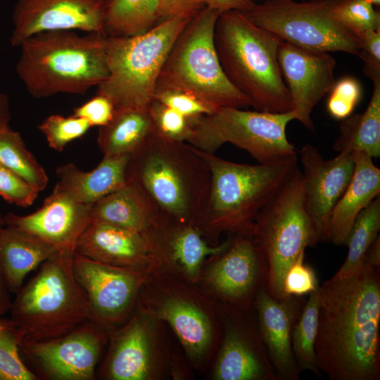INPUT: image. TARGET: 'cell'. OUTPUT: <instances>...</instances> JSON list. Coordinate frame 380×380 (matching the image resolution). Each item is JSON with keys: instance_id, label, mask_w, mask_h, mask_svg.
<instances>
[{"instance_id": "cell-1", "label": "cell", "mask_w": 380, "mask_h": 380, "mask_svg": "<svg viewBox=\"0 0 380 380\" xmlns=\"http://www.w3.org/2000/svg\"><path fill=\"white\" fill-rule=\"evenodd\" d=\"M380 270L365 265L353 275L319 288L315 343L319 371L331 380L380 379Z\"/></svg>"}, {"instance_id": "cell-2", "label": "cell", "mask_w": 380, "mask_h": 380, "mask_svg": "<svg viewBox=\"0 0 380 380\" xmlns=\"http://www.w3.org/2000/svg\"><path fill=\"white\" fill-rule=\"evenodd\" d=\"M127 183L142 194L158 218L196 226L208 194L210 172L198 149L156 130L129 156Z\"/></svg>"}, {"instance_id": "cell-3", "label": "cell", "mask_w": 380, "mask_h": 380, "mask_svg": "<svg viewBox=\"0 0 380 380\" xmlns=\"http://www.w3.org/2000/svg\"><path fill=\"white\" fill-rule=\"evenodd\" d=\"M282 41L236 10L222 12L217 20L214 44L223 72L256 110H293L278 61Z\"/></svg>"}, {"instance_id": "cell-4", "label": "cell", "mask_w": 380, "mask_h": 380, "mask_svg": "<svg viewBox=\"0 0 380 380\" xmlns=\"http://www.w3.org/2000/svg\"><path fill=\"white\" fill-rule=\"evenodd\" d=\"M103 33L74 30L37 34L23 42L16 72L33 97L84 94L108 77Z\"/></svg>"}, {"instance_id": "cell-5", "label": "cell", "mask_w": 380, "mask_h": 380, "mask_svg": "<svg viewBox=\"0 0 380 380\" xmlns=\"http://www.w3.org/2000/svg\"><path fill=\"white\" fill-rule=\"evenodd\" d=\"M200 153L208 165L210 183L196 227L211 237L252 229L260 210L298 168L297 156L249 165Z\"/></svg>"}, {"instance_id": "cell-6", "label": "cell", "mask_w": 380, "mask_h": 380, "mask_svg": "<svg viewBox=\"0 0 380 380\" xmlns=\"http://www.w3.org/2000/svg\"><path fill=\"white\" fill-rule=\"evenodd\" d=\"M73 257L52 256L15 293L11 319L22 341L55 338L90 320L87 301L74 276Z\"/></svg>"}, {"instance_id": "cell-7", "label": "cell", "mask_w": 380, "mask_h": 380, "mask_svg": "<svg viewBox=\"0 0 380 380\" xmlns=\"http://www.w3.org/2000/svg\"><path fill=\"white\" fill-rule=\"evenodd\" d=\"M191 18L176 16L142 34L107 37L108 77L97 86L96 94L108 97L115 109L148 108L169 52Z\"/></svg>"}, {"instance_id": "cell-8", "label": "cell", "mask_w": 380, "mask_h": 380, "mask_svg": "<svg viewBox=\"0 0 380 380\" xmlns=\"http://www.w3.org/2000/svg\"><path fill=\"white\" fill-rule=\"evenodd\" d=\"M220 13L205 6L189 21L169 52L156 91H186L216 109L251 106L228 80L220 65L214 44L215 27Z\"/></svg>"}, {"instance_id": "cell-9", "label": "cell", "mask_w": 380, "mask_h": 380, "mask_svg": "<svg viewBox=\"0 0 380 380\" xmlns=\"http://www.w3.org/2000/svg\"><path fill=\"white\" fill-rule=\"evenodd\" d=\"M253 232L267 262L268 291L274 298H283L288 270L307 247L321 241L308 209L299 168L260 210Z\"/></svg>"}, {"instance_id": "cell-10", "label": "cell", "mask_w": 380, "mask_h": 380, "mask_svg": "<svg viewBox=\"0 0 380 380\" xmlns=\"http://www.w3.org/2000/svg\"><path fill=\"white\" fill-rule=\"evenodd\" d=\"M296 118L293 110L270 113L222 107L194 120L188 143L209 153L230 143L247 151L259 163H276L297 156L294 145L286 137L287 125Z\"/></svg>"}, {"instance_id": "cell-11", "label": "cell", "mask_w": 380, "mask_h": 380, "mask_svg": "<svg viewBox=\"0 0 380 380\" xmlns=\"http://www.w3.org/2000/svg\"><path fill=\"white\" fill-rule=\"evenodd\" d=\"M250 21L295 46L358 56L356 36L331 14L329 0H267L241 12Z\"/></svg>"}, {"instance_id": "cell-12", "label": "cell", "mask_w": 380, "mask_h": 380, "mask_svg": "<svg viewBox=\"0 0 380 380\" xmlns=\"http://www.w3.org/2000/svg\"><path fill=\"white\" fill-rule=\"evenodd\" d=\"M103 328L89 320L59 336L20 343L38 374L49 380H91L106 341Z\"/></svg>"}, {"instance_id": "cell-13", "label": "cell", "mask_w": 380, "mask_h": 380, "mask_svg": "<svg viewBox=\"0 0 380 380\" xmlns=\"http://www.w3.org/2000/svg\"><path fill=\"white\" fill-rule=\"evenodd\" d=\"M72 270L87 301L90 321L110 329L127 317L142 281L141 271L108 265L77 253Z\"/></svg>"}, {"instance_id": "cell-14", "label": "cell", "mask_w": 380, "mask_h": 380, "mask_svg": "<svg viewBox=\"0 0 380 380\" xmlns=\"http://www.w3.org/2000/svg\"><path fill=\"white\" fill-rule=\"evenodd\" d=\"M233 234L227 247L214 255L208 280L223 300L245 309L254 305L256 294L267 285L268 265L253 228Z\"/></svg>"}, {"instance_id": "cell-15", "label": "cell", "mask_w": 380, "mask_h": 380, "mask_svg": "<svg viewBox=\"0 0 380 380\" xmlns=\"http://www.w3.org/2000/svg\"><path fill=\"white\" fill-rule=\"evenodd\" d=\"M107 0H18L10 42L19 47L28 38L54 30L103 33Z\"/></svg>"}, {"instance_id": "cell-16", "label": "cell", "mask_w": 380, "mask_h": 380, "mask_svg": "<svg viewBox=\"0 0 380 380\" xmlns=\"http://www.w3.org/2000/svg\"><path fill=\"white\" fill-rule=\"evenodd\" d=\"M329 52L313 51L282 41L278 61L296 120L314 131L311 115L335 84L336 60Z\"/></svg>"}, {"instance_id": "cell-17", "label": "cell", "mask_w": 380, "mask_h": 380, "mask_svg": "<svg viewBox=\"0 0 380 380\" xmlns=\"http://www.w3.org/2000/svg\"><path fill=\"white\" fill-rule=\"evenodd\" d=\"M91 207L54 186L34 213L27 215L8 213L4 220L5 225L34 234L58 253L75 255L79 239L91 222Z\"/></svg>"}, {"instance_id": "cell-18", "label": "cell", "mask_w": 380, "mask_h": 380, "mask_svg": "<svg viewBox=\"0 0 380 380\" xmlns=\"http://www.w3.org/2000/svg\"><path fill=\"white\" fill-rule=\"evenodd\" d=\"M300 157L308 209L322 240L331 213L351 180L353 153L340 152L325 160L315 146L307 144L301 148Z\"/></svg>"}, {"instance_id": "cell-19", "label": "cell", "mask_w": 380, "mask_h": 380, "mask_svg": "<svg viewBox=\"0 0 380 380\" xmlns=\"http://www.w3.org/2000/svg\"><path fill=\"white\" fill-rule=\"evenodd\" d=\"M305 301L300 296L277 299L271 296L267 285L259 290L255 298L260 334L277 380L300 379L291 334Z\"/></svg>"}, {"instance_id": "cell-20", "label": "cell", "mask_w": 380, "mask_h": 380, "mask_svg": "<svg viewBox=\"0 0 380 380\" xmlns=\"http://www.w3.org/2000/svg\"><path fill=\"white\" fill-rule=\"evenodd\" d=\"M217 380H277L258 325L229 319L215 363Z\"/></svg>"}, {"instance_id": "cell-21", "label": "cell", "mask_w": 380, "mask_h": 380, "mask_svg": "<svg viewBox=\"0 0 380 380\" xmlns=\"http://www.w3.org/2000/svg\"><path fill=\"white\" fill-rule=\"evenodd\" d=\"M75 253L110 265L141 271L158 259L145 233L91 222Z\"/></svg>"}, {"instance_id": "cell-22", "label": "cell", "mask_w": 380, "mask_h": 380, "mask_svg": "<svg viewBox=\"0 0 380 380\" xmlns=\"http://www.w3.org/2000/svg\"><path fill=\"white\" fill-rule=\"evenodd\" d=\"M145 234L158 260L171 262L191 279L197 277L207 257L220 253L229 243L228 239L210 246L196 226L160 218Z\"/></svg>"}, {"instance_id": "cell-23", "label": "cell", "mask_w": 380, "mask_h": 380, "mask_svg": "<svg viewBox=\"0 0 380 380\" xmlns=\"http://www.w3.org/2000/svg\"><path fill=\"white\" fill-rule=\"evenodd\" d=\"M102 375L112 380L147 379L152 369L149 322L137 313L122 328L113 331Z\"/></svg>"}, {"instance_id": "cell-24", "label": "cell", "mask_w": 380, "mask_h": 380, "mask_svg": "<svg viewBox=\"0 0 380 380\" xmlns=\"http://www.w3.org/2000/svg\"><path fill=\"white\" fill-rule=\"evenodd\" d=\"M353 156L351 180L331 211L322 238L336 246L346 245L356 217L380 194V169L363 152Z\"/></svg>"}, {"instance_id": "cell-25", "label": "cell", "mask_w": 380, "mask_h": 380, "mask_svg": "<svg viewBox=\"0 0 380 380\" xmlns=\"http://www.w3.org/2000/svg\"><path fill=\"white\" fill-rule=\"evenodd\" d=\"M129 156H103L92 170L85 172L74 163L57 167L55 187L75 200L93 205L106 195L127 183V167Z\"/></svg>"}, {"instance_id": "cell-26", "label": "cell", "mask_w": 380, "mask_h": 380, "mask_svg": "<svg viewBox=\"0 0 380 380\" xmlns=\"http://www.w3.org/2000/svg\"><path fill=\"white\" fill-rule=\"evenodd\" d=\"M57 253L34 234L5 225L0 231V272L10 293H15L31 271Z\"/></svg>"}, {"instance_id": "cell-27", "label": "cell", "mask_w": 380, "mask_h": 380, "mask_svg": "<svg viewBox=\"0 0 380 380\" xmlns=\"http://www.w3.org/2000/svg\"><path fill=\"white\" fill-rule=\"evenodd\" d=\"M158 220L155 210L132 184L106 195L91 207V222L145 233Z\"/></svg>"}, {"instance_id": "cell-28", "label": "cell", "mask_w": 380, "mask_h": 380, "mask_svg": "<svg viewBox=\"0 0 380 380\" xmlns=\"http://www.w3.org/2000/svg\"><path fill=\"white\" fill-rule=\"evenodd\" d=\"M155 131L148 108L115 109L112 120L99 127L97 144L103 156H130Z\"/></svg>"}, {"instance_id": "cell-29", "label": "cell", "mask_w": 380, "mask_h": 380, "mask_svg": "<svg viewBox=\"0 0 380 380\" xmlns=\"http://www.w3.org/2000/svg\"><path fill=\"white\" fill-rule=\"evenodd\" d=\"M157 316L169 323L193 357H201L210 347L213 336L212 324L194 303L179 297L166 298L160 304Z\"/></svg>"}, {"instance_id": "cell-30", "label": "cell", "mask_w": 380, "mask_h": 380, "mask_svg": "<svg viewBox=\"0 0 380 380\" xmlns=\"http://www.w3.org/2000/svg\"><path fill=\"white\" fill-rule=\"evenodd\" d=\"M372 81V95L365 111L342 120L340 134L333 145L335 151L363 152L372 158L380 156V77Z\"/></svg>"}, {"instance_id": "cell-31", "label": "cell", "mask_w": 380, "mask_h": 380, "mask_svg": "<svg viewBox=\"0 0 380 380\" xmlns=\"http://www.w3.org/2000/svg\"><path fill=\"white\" fill-rule=\"evenodd\" d=\"M159 21L158 0H107L103 30L108 37H129Z\"/></svg>"}, {"instance_id": "cell-32", "label": "cell", "mask_w": 380, "mask_h": 380, "mask_svg": "<svg viewBox=\"0 0 380 380\" xmlns=\"http://www.w3.org/2000/svg\"><path fill=\"white\" fill-rule=\"evenodd\" d=\"M380 230V196L375 198L356 217L346 245L348 254L345 261L332 277L334 279L348 277L364 266L366 252L379 236Z\"/></svg>"}, {"instance_id": "cell-33", "label": "cell", "mask_w": 380, "mask_h": 380, "mask_svg": "<svg viewBox=\"0 0 380 380\" xmlns=\"http://www.w3.org/2000/svg\"><path fill=\"white\" fill-rule=\"evenodd\" d=\"M0 164L13 171L39 191L49 182L48 176L18 132L6 126L0 129Z\"/></svg>"}, {"instance_id": "cell-34", "label": "cell", "mask_w": 380, "mask_h": 380, "mask_svg": "<svg viewBox=\"0 0 380 380\" xmlns=\"http://www.w3.org/2000/svg\"><path fill=\"white\" fill-rule=\"evenodd\" d=\"M319 289L309 294L291 334V346L300 371L319 374L315 343L317 332Z\"/></svg>"}, {"instance_id": "cell-35", "label": "cell", "mask_w": 380, "mask_h": 380, "mask_svg": "<svg viewBox=\"0 0 380 380\" xmlns=\"http://www.w3.org/2000/svg\"><path fill=\"white\" fill-rule=\"evenodd\" d=\"M333 18L355 35L380 30V13L366 0H329Z\"/></svg>"}, {"instance_id": "cell-36", "label": "cell", "mask_w": 380, "mask_h": 380, "mask_svg": "<svg viewBox=\"0 0 380 380\" xmlns=\"http://www.w3.org/2000/svg\"><path fill=\"white\" fill-rule=\"evenodd\" d=\"M22 335L13 322L0 336V380H37L20 351Z\"/></svg>"}, {"instance_id": "cell-37", "label": "cell", "mask_w": 380, "mask_h": 380, "mask_svg": "<svg viewBox=\"0 0 380 380\" xmlns=\"http://www.w3.org/2000/svg\"><path fill=\"white\" fill-rule=\"evenodd\" d=\"M37 127L49 146L61 152L70 142L84 136L91 125L87 120L74 115L66 117L54 114L46 118Z\"/></svg>"}, {"instance_id": "cell-38", "label": "cell", "mask_w": 380, "mask_h": 380, "mask_svg": "<svg viewBox=\"0 0 380 380\" xmlns=\"http://www.w3.org/2000/svg\"><path fill=\"white\" fill-rule=\"evenodd\" d=\"M148 110L158 134L171 140L189 142L195 120L185 117L156 99L151 103Z\"/></svg>"}, {"instance_id": "cell-39", "label": "cell", "mask_w": 380, "mask_h": 380, "mask_svg": "<svg viewBox=\"0 0 380 380\" xmlns=\"http://www.w3.org/2000/svg\"><path fill=\"white\" fill-rule=\"evenodd\" d=\"M327 110L334 119L342 120L350 115L360 100L362 87L353 77H345L335 82L330 91Z\"/></svg>"}, {"instance_id": "cell-40", "label": "cell", "mask_w": 380, "mask_h": 380, "mask_svg": "<svg viewBox=\"0 0 380 380\" xmlns=\"http://www.w3.org/2000/svg\"><path fill=\"white\" fill-rule=\"evenodd\" d=\"M154 99L191 120L211 114L217 110L194 94L182 90H157Z\"/></svg>"}, {"instance_id": "cell-41", "label": "cell", "mask_w": 380, "mask_h": 380, "mask_svg": "<svg viewBox=\"0 0 380 380\" xmlns=\"http://www.w3.org/2000/svg\"><path fill=\"white\" fill-rule=\"evenodd\" d=\"M39 192L22 177L0 164V196L6 202L26 208L33 204Z\"/></svg>"}, {"instance_id": "cell-42", "label": "cell", "mask_w": 380, "mask_h": 380, "mask_svg": "<svg viewBox=\"0 0 380 380\" xmlns=\"http://www.w3.org/2000/svg\"><path fill=\"white\" fill-rule=\"evenodd\" d=\"M305 253L301 254L286 273L283 290L286 296L310 294L319 289L315 270L304 263Z\"/></svg>"}, {"instance_id": "cell-43", "label": "cell", "mask_w": 380, "mask_h": 380, "mask_svg": "<svg viewBox=\"0 0 380 380\" xmlns=\"http://www.w3.org/2000/svg\"><path fill=\"white\" fill-rule=\"evenodd\" d=\"M115 111V108L108 97L96 94L94 97L75 108L72 115L87 120L91 127H100L112 120Z\"/></svg>"}, {"instance_id": "cell-44", "label": "cell", "mask_w": 380, "mask_h": 380, "mask_svg": "<svg viewBox=\"0 0 380 380\" xmlns=\"http://www.w3.org/2000/svg\"><path fill=\"white\" fill-rule=\"evenodd\" d=\"M365 63V75L373 80L380 77V30H369L355 34Z\"/></svg>"}, {"instance_id": "cell-45", "label": "cell", "mask_w": 380, "mask_h": 380, "mask_svg": "<svg viewBox=\"0 0 380 380\" xmlns=\"http://www.w3.org/2000/svg\"><path fill=\"white\" fill-rule=\"evenodd\" d=\"M205 6V0H158L159 20L176 16L193 18Z\"/></svg>"}, {"instance_id": "cell-46", "label": "cell", "mask_w": 380, "mask_h": 380, "mask_svg": "<svg viewBox=\"0 0 380 380\" xmlns=\"http://www.w3.org/2000/svg\"><path fill=\"white\" fill-rule=\"evenodd\" d=\"M206 6L222 13L229 10L245 12L256 4L255 0H205Z\"/></svg>"}, {"instance_id": "cell-47", "label": "cell", "mask_w": 380, "mask_h": 380, "mask_svg": "<svg viewBox=\"0 0 380 380\" xmlns=\"http://www.w3.org/2000/svg\"><path fill=\"white\" fill-rule=\"evenodd\" d=\"M5 226L4 217L0 213V231ZM4 280L0 272V315H3L10 311L12 300Z\"/></svg>"}, {"instance_id": "cell-48", "label": "cell", "mask_w": 380, "mask_h": 380, "mask_svg": "<svg viewBox=\"0 0 380 380\" xmlns=\"http://www.w3.org/2000/svg\"><path fill=\"white\" fill-rule=\"evenodd\" d=\"M365 265L380 270V236L369 246L365 258Z\"/></svg>"}, {"instance_id": "cell-49", "label": "cell", "mask_w": 380, "mask_h": 380, "mask_svg": "<svg viewBox=\"0 0 380 380\" xmlns=\"http://www.w3.org/2000/svg\"><path fill=\"white\" fill-rule=\"evenodd\" d=\"M10 102L8 96L0 93V129L9 125Z\"/></svg>"}, {"instance_id": "cell-50", "label": "cell", "mask_w": 380, "mask_h": 380, "mask_svg": "<svg viewBox=\"0 0 380 380\" xmlns=\"http://www.w3.org/2000/svg\"><path fill=\"white\" fill-rule=\"evenodd\" d=\"M12 324L11 319H4L0 318V336L3 331Z\"/></svg>"}, {"instance_id": "cell-51", "label": "cell", "mask_w": 380, "mask_h": 380, "mask_svg": "<svg viewBox=\"0 0 380 380\" xmlns=\"http://www.w3.org/2000/svg\"><path fill=\"white\" fill-rule=\"evenodd\" d=\"M366 1L370 3L371 4H372L373 6L374 5L379 6L380 4V0H366Z\"/></svg>"}]
</instances>
